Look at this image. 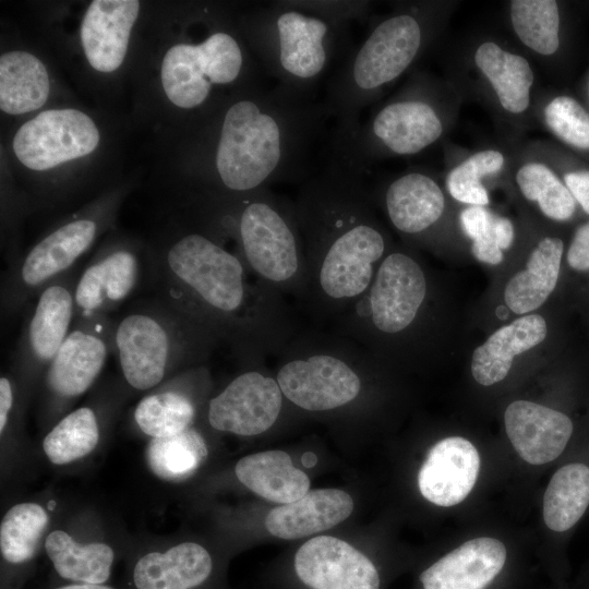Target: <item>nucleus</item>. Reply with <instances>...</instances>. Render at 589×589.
Here are the masks:
<instances>
[{
  "instance_id": "nucleus-26",
  "label": "nucleus",
  "mask_w": 589,
  "mask_h": 589,
  "mask_svg": "<svg viewBox=\"0 0 589 589\" xmlns=\"http://www.w3.org/2000/svg\"><path fill=\"white\" fill-rule=\"evenodd\" d=\"M545 320L538 314L519 317L494 332L472 354L471 372L484 386L493 385L508 374L513 359L546 337Z\"/></svg>"
},
{
  "instance_id": "nucleus-43",
  "label": "nucleus",
  "mask_w": 589,
  "mask_h": 589,
  "mask_svg": "<svg viewBox=\"0 0 589 589\" xmlns=\"http://www.w3.org/2000/svg\"><path fill=\"white\" fill-rule=\"evenodd\" d=\"M564 183L568 188L576 203L589 215V170L569 171L564 176Z\"/></svg>"
},
{
  "instance_id": "nucleus-1",
  "label": "nucleus",
  "mask_w": 589,
  "mask_h": 589,
  "mask_svg": "<svg viewBox=\"0 0 589 589\" xmlns=\"http://www.w3.org/2000/svg\"><path fill=\"white\" fill-rule=\"evenodd\" d=\"M155 296L206 326L233 357H277L298 329L285 297L254 277L208 229L188 230L149 259Z\"/></svg>"
},
{
  "instance_id": "nucleus-9",
  "label": "nucleus",
  "mask_w": 589,
  "mask_h": 589,
  "mask_svg": "<svg viewBox=\"0 0 589 589\" xmlns=\"http://www.w3.org/2000/svg\"><path fill=\"white\" fill-rule=\"evenodd\" d=\"M262 74L265 75L241 38L223 27L213 29L197 43L171 46L160 69L167 98L187 110L208 105L218 89L261 86Z\"/></svg>"
},
{
  "instance_id": "nucleus-42",
  "label": "nucleus",
  "mask_w": 589,
  "mask_h": 589,
  "mask_svg": "<svg viewBox=\"0 0 589 589\" xmlns=\"http://www.w3.org/2000/svg\"><path fill=\"white\" fill-rule=\"evenodd\" d=\"M566 262L573 272L589 275V221L575 230L566 252Z\"/></svg>"
},
{
  "instance_id": "nucleus-46",
  "label": "nucleus",
  "mask_w": 589,
  "mask_h": 589,
  "mask_svg": "<svg viewBox=\"0 0 589 589\" xmlns=\"http://www.w3.org/2000/svg\"><path fill=\"white\" fill-rule=\"evenodd\" d=\"M316 461H317V458L313 453L308 452L302 456V464L306 468L313 467L316 464Z\"/></svg>"
},
{
  "instance_id": "nucleus-35",
  "label": "nucleus",
  "mask_w": 589,
  "mask_h": 589,
  "mask_svg": "<svg viewBox=\"0 0 589 589\" xmlns=\"http://www.w3.org/2000/svg\"><path fill=\"white\" fill-rule=\"evenodd\" d=\"M510 22L520 41L532 51L551 56L560 46V11L553 0H515Z\"/></svg>"
},
{
  "instance_id": "nucleus-5",
  "label": "nucleus",
  "mask_w": 589,
  "mask_h": 589,
  "mask_svg": "<svg viewBox=\"0 0 589 589\" xmlns=\"http://www.w3.org/2000/svg\"><path fill=\"white\" fill-rule=\"evenodd\" d=\"M240 24L266 77L309 98H315L320 82L347 49L348 24L301 0L266 2L247 13Z\"/></svg>"
},
{
  "instance_id": "nucleus-14",
  "label": "nucleus",
  "mask_w": 589,
  "mask_h": 589,
  "mask_svg": "<svg viewBox=\"0 0 589 589\" xmlns=\"http://www.w3.org/2000/svg\"><path fill=\"white\" fill-rule=\"evenodd\" d=\"M115 321L110 316L75 320L67 339L47 366L50 401L65 404L83 395L113 354Z\"/></svg>"
},
{
  "instance_id": "nucleus-10",
  "label": "nucleus",
  "mask_w": 589,
  "mask_h": 589,
  "mask_svg": "<svg viewBox=\"0 0 589 589\" xmlns=\"http://www.w3.org/2000/svg\"><path fill=\"white\" fill-rule=\"evenodd\" d=\"M417 81L398 97L381 106L371 118L342 139L330 140V151L363 172L382 156L414 155L443 134L444 124L436 107L423 95Z\"/></svg>"
},
{
  "instance_id": "nucleus-28",
  "label": "nucleus",
  "mask_w": 589,
  "mask_h": 589,
  "mask_svg": "<svg viewBox=\"0 0 589 589\" xmlns=\"http://www.w3.org/2000/svg\"><path fill=\"white\" fill-rule=\"evenodd\" d=\"M564 254V242L545 237L531 252L526 269L515 274L504 290L507 308L525 314L541 306L555 289Z\"/></svg>"
},
{
  "instance_id": "nucleus-7",
  "label": "nucleus",
  "mask_w": 589,
  "mask_h": 589,
  "mask_svg": "<svg viewBox=\"0 0 589 589\" xmlns=\"http://www.w3.org/2000/svg\"><path fill=\"white\" fill-rule=\"evenodd\" d=\"M426 36L418 9L392 13L372 26L327 82L323 103L335 121L332 139L348 136L356 129L362 110L412 65Z\"/></svg>"
},
{
  "instance_id": "nucleus-41",
  "label": "nucleus",
  "mask_w": 589,
  "mask_h": 589,
  "mask_svg": "<svg viewBox=\"0 0 589 589\" xmlns=\"http://www.w3.org/2000/svg\"><path fill=\"white\" fill-rule=\"evenodd\" d=\"M316 12L340 23L349 24L362 19L369 11L366 1H305Z\"/></svg>"
},
{
  "instance_id": "nucleus-33",
  "label": "nucleus",
  "mask_w": 589,
  "mask_h": 589,
  "mask_svg": "<svg viewBox=\"0 0 589 589\" xmlns=\"http://www.w3.org/2000/svg\"><path fill=\"white\" fill-rule=\"evenodd\" d=\"M145 456L156 477L165 481H182L204 464L207 445L202 433L191 426L171 436L152 438Z\"/></svg>"
},
{
  "instance_id": "nucleus-47",
  "label": "nucleus",
  "mask_w": 589,
  "mask_h": 589,
  "mask_svg": "<svg viewBox=\"0 0 589 589\" xmlns=\"http://www.w3.org/2000/svg\"><path fill=\"white\" fill-rule=\"evenodd\" d=\"M496 315H497L498 318L504 320V318H506L508 316V311H507V309L505 306L500 305L497 308V310H496Z\"/></svg>"
},
{
  "instance_id": "nucleus-29",
  "label": "nucleus",
  "mask_w": 589,
  "mask_h": 589,
  "mask_svg": "<svg viewBox=\"0 0 589 589\" xmlns=\"http://www.w3.org/2000/svg\"><path fill=\"white\" fill-rule=\"evenodd\" d=\"M473 59L505 111L519 115L528 109L533 71L526 58L494 41H484L477 47Z\"/></svg>"
},
{
  "instance_id": "nucleus-30",
  "label": "nucleus",
  "mask_w": 589,
  "mask_h": 589,
  "mask_svg": "<svg viewBox=\"0 0 589 589\" xmlns=\"http://www.w3.org/2000/svg\"><path fill=\"white\" fill-rule=\"evenodd\" d=\"M49 77L44 63L34 55L8 51L0 57V108L22 115L44 106L49 96Z\"/></svg>"
},
{
  "instance_id": "nucleus-32",
  "label": "nucleus",
  "mask_w": 589,
  "mask_h": 589,
  "mask_svg": "<svg viewBox=\"0 0 589 589\" xmlns=\"http://www.w3.org/2000/svg\"><path fill=\"white\" fill-rule=\"evenodd\" d=\"M45 549L55 570L64 579L103 585L110 576L115 554L105 543L82 544L67 532L55 530L48 534Z\"/></svg>"
},
{
  "instance_id": "nucleus-19",
  "label": "nucleus",
  "mask_w": 589,
  "mask_h": 589,
  "mask_svg": "<svg viewBox=\"0 0 589 589\" xmlns=\"http://www.w3.org/2000/svg\"><path fill=\"white\" fill-rule=\"evenodd\" d=\"M504 423L514 448L531 465L560 457L575 432L567 413L527 400L512 402L505 410Z\"/></svg>"
},
{
  "instance_id": "nucleus-31",
  "label": "nucleus",
  "mask_w": 589,
  "mask_h": 589,
  "mask_svg": "<svg viewBox=\"0 0 589 589\" xmlns=\"http://www.w3.org/2000/svg\"><path fill=\"white\" fill-rule=\"evenodd\" d=\"M589 507V462L572 460L552 476L543 497V519L549 529H573Z\"/></svg>"
},
{
  "instance_id": "nucleus-15",
  "label": "nucleus",
  "mask_w": 589,
  "mask_h": 589,
  "mask_svg": "<svg viewBox=\"0 0 589 589\" xmlns=\"http://www.w3.org/2000/svg\"><path fill=\"white\" fill-rule=\"evenodd\" d=\"M284 396L276 376L259 369V363L235 376L207 404L211 428L241 436L259 435L278 420Z\"/></svg>"
},
{
  "instance_id": "nucleus-48",
  "label": "nucleus",
  "mask_w": 589,
  "mask_h": 589,
  "mask_svg": "<svg viewBox=\"0 0 589 589\" xmlns=\"http://www.w3.org/2000/svg\"><path fill=\"white\" fill-rule=\"evenodd\" d=\"M588 99H589V83H588Z\"/></svg>"
},
{
  "instance_id": "nucleus-8",
  "label": "nucleus",
  "mask_w": 589,
  "mask_h": 589,
  "mask_svg": "<svg viewBox=\"0 0 589 589\" xmlns=\"http://www.w3.org/2000/svg\"><path fill=\"white\" fill-rule=\"evenodd\" d=\"M277 357L276 380L286 399L299 409H345L363 392L370 353L334 330H298Z\"/></svg>"
},
{
  "instance_id": "nucleus-27",
  "label": "nucleus",
  "mask_w": 589,
  "mask_h": 589,
  "mask_svg": "<svg viewBox=\"0 0 589 589\" xmlns=\"http://www.w3.org/2000/svg\"><path fill=\"white\" fill-rule=\"evenodd\" d=\"M238 480L259 496L288 504L310 490V479L283 450H267L241 458L235 468Z\"/></svg>"
},
{
  "instance_id": "nucleus-44",
  "label": "nucleus",
  "mask_w": 589,
  "mask_h": 589,
  "mask_svg": "<svg viewBox=\"0 0 589 589\" xmlns=\"http://www.w3.org/2000/svg\"><path fill=\"white\" fill-rule=\"evenodd\" d=\"M495 236L500 249L507 250L514 240V227L512 221L506 217L496 216L495 219Z\"/></svg>"
},
{
  "instance_id": "nucleus-36",
  "label": "nucleus",
  "mask_w": 589,
  "mask_h": 589,
  "mask_svg": "<svg viewBox=\"0 0 589 589\" xmlns=\"http://www.w3.org/2000/svg\"><path fill=\"white\" fill-rule=\"evenodd\" d=\"M46 510L36 503L12 506L0 526V551L12 564H22L33 558L48 526Z\"/></svg>"
},
{
  "instance_id": "nucleus-38",
  "label": "nucleus",
  "mask_w": 589,
  "mask_h": 589,
  "mask_svg": "<svg viewBox=\"0 0 589 589\" xmlns=\"http://www.w3.org/2000/svg\"><path fill=\"white\" fill-rule=\"evenodd\" d=\"M505 163L496 149L477 152L454 167L446 176V189L450 196L470 206H485L490 199L482 184L483 177L498 172Z\"/></svg>"
},
{
  "instance_id": "nucleus-25",
  "label": "nucleus",
  "mask_w": 589,
  "mask_h": 589,
  "mask_svg": "<svg viewBox=\"0 0 589 589\" xmlns=\"http://www.w3.org/2000/svg\"><path fill=\"white\" fill-rule=\"evenodd\" d=\"M213 567L204 546L183 542L164 553L142 556L134 566L133 580L136 589H195L208 580Z\"/></svg>"
},
{
  "instance_id": "nucleus-11",
  "label": "nucleus",
  "mask_w": 589,
  "mask_h": 589,
  "mask_svg": "<svg viewBox=\"0 0 589 589\" xmlns=\"http://www.w3.org/2000/svg\"><path fill=\"white\" fill-rule=\"evenodd\" d=\"M92 214L74 217L37 241L7 267L1 281V311L12 315L29 305L56 278L76 267L101 230Z\"/></svg>"
},
{
  "instance_id": "nucleus-22",
  "label": "nucleus",
  "mask_w": 589,
  "mask_h": 589,
  "mask_svg": "<svg viewBox=\"0 0 589 589\" xmlns=\"http://www.w3.org/2000/svg\"><path fill=\"white\" fill-rule=\"evenodd\" d=\"M140 2L94 0L81 24V43L89 65L96 71H116L127 55Z\"/></svg>"
},
{
  "instance_id": "nucleus-20",
  "label": "nucleus",
  "mask_w": 589,
  "mask_h": 589,
  "mask_svg": "<svg viewBox=\"0 0 589 589\" xmlns=\"http://www.w3.org/2000/svg\"><path fill=\"white\" fill-rule=\"evenodd\" d=\"M480 456L471 442L460 436L441 440L431 447L418 474L421 494L438 506L462 502L476 484Z\"/></svg>"
},
{
  "instance_id": "nucleus-6",
  "label": "nucleus",
  "mask_w": 589,
  "mask_h": 589,
  "mask_svg": "<svg viewBox=\"0 0 589 589\" xmlns=\"http://www.w3.org/2000/svg\"><path fill=\"white\" fill-rule=\"evenodd\" d=\"M219 345L206 326L156 296L115 321L113 354L125 384L139 392L202 365Z\"/></svg>"
},
{
  "instance_id": "nucleus-24",
  "label": "nucleus",
  "mask_w": 589,
  "mask_h": 589,
  "mask_svg": "<svg viewBox=\"0 0 589 589\" xmlns=\"http://www.w3.org/2000/svg\"><path fill=\"white\" fill-rule=\"evenodd\" d=\"M353 501L338 489L309 490L299 500L274 507L265 526L274 537L292 540L333 528L350 516Z\"/></svg>"
},
{
  "instance_id": "nucleus-17",
  "label": "nucleus",
  "mask_w": 589,
  "mask_h": 589,
  "mask_svg": "<svg viewBox=\"0 0 589 589\" xmlns=\"http://www.w3.org/2000/svg\"><path fill=\"white\" fill-rule=\"evenodd\" d=\"M292 573L304 589L382 588V575L372 560L332 536L303 543L293 556Z\"/></svg>"
},
{
  "instance_id": "nucleus-23",
  "label": "nucleus",
  "mask_w": 589,
  "mask_h": 589,
  "mask_svg": "<svg viewBox=\"0 0 589 589\" xmlns=\"http://www.w3.org/2000/svg\"><path fill=\"white\" fill-rule=\"evenodd\" d=\"M383 206L395 229L418 236L442 217L445 199L437 182L422 171H408L392 180L382 195Z\"/></svg>"
},
{
  "instance_id": "nucleus-16",
  "label": "nucleus",
  "mask_w": 589,
  "mask_h": 589,
  "mask_svg": "<svg viewBox=\"0 0 589 589\" xmlns=\"http://www.w3.org/2000/svg\"><path fill=\"white\" fill-rule=\"evenodd\" d=\"M145 274L147 265L136 247L116 243L103 248L77 277L75 320L109 316L135 292Z\"/></svg>"
},
{
  "instance_id": "nucleus-21",
  "label": "nucleus",
  "mask_w": 589,
  "mask_h": 589,
  "mask_svg": "<svg viewBox=\"0 0 589 589\" xmlns=\"http://www.w3.org/2000/svg\"><path fill=\"white\" fill-rule=\"evenodd\" d=\"M505 545L497 539L469 540L425 567L421 589H489L503 572Z\"/></svg>"
},
{
  "instance_id": "nucleus-45",
  "label": "nucleus",
  "mask_w": 589,
  "mask_h": 589,
  "mask_svg": "<svg viewBox=\"0 0 589 589\" xmlns=\"http://www.w3.org/2000/svg\"><path fill=\"white\" fill-rule=\"evenodd\" d=\"M56 589H113L109 586L98 585V584H73L62 586Z\"/></svg>"
},
{
  "instance_id": "nucleus-34",
  "label": "nucleus",
  "mask_w": 589,
  "mask_h": 589,
  "mask_svg": "<svg viewBox=\"0 0 589 589\" xmlns=\"http://www.w3.org/2000/svg\"><path fill=\"white\" fill-rule=\"evenodd\" d=\"M99 437L100 418L97 410L83 406L55 424L45 436L43 448L52 464L65 465L92 453Z\"/></svg>"
},
{
  "instance_id": "nucleus-13",
  "label": "nucleus",
  "mask_w": 589,
  "mask_h": 589,
  "mask_svg": "<svg viewBox=\"0 0 589 589\" xmlns=\"http://www.w3.org/2000/svg\"><path fill=\"white\" fill-rule=\"evenodd\" d=\"M98 143L92 118L67 108L45 110L22 124L12 146L25 167L43 171L91 154Z\"/></svg>"
},
{
  "instance_id": "nucleus-40",
  "label": "nucleus",
  "mask_w": 589,
  "mask_h": 589,
  "mask_svg": "<svg viewBox=\"0 0 589 589\" xmlns=\"http://www.w3.org/2000/svg\"><path fill=\"white\" fill-rule=\"evenodd\" d=\"M464 232L472 240L471 253L480 262L496 265L503 252L496 242V215L484 206H468L459 215Z\"/></svg>"
},
{
  "instance_id": "nucleus-4",
  "label": "nucleus",
  "mask_w": 589,
  "mask_h": 589,
  "mask_svg": "<svg viewBox=\"0 0 589 589\" xmlns=\"http://www.w3.org/2000/svg\"><path fill=\"white\" fill-rule=\"evenodd\" d=\"M204 202L206 229L231 239L249 272L300 303L306 294V263L293 201L271 188L247 194L211 193Z\"/></svg>"
},
{
  "instance_id": "nucleus-2",
  "label": "nucleus",
  "mask_w": 589,
  "mask_h": 589,
  "mask_svg": "<svg viewBox=\"0 0 589 589\" xmlns=\"http://www.w3.org/2000/svg\"><path fill=\"white\" fill-rule=\"evenodd\" d=\"M304 244L306 294L302 304L320 321H334L369 289L387 253L363 172L329 149L293 200Z\"/></svg>"
},
{
  "instance_id": "nucleus-18",
  "label": "nucleus",
  "mask_w": 589,
  "mask_h": 589,
  "mask_svg": "<svg viewBox=\"0 0 589 589\" xmlns=\"http://www.w3.org/2000/svg\"><path fill=\"white\" fill-rule=\"evenodd\" d=\"M207 384L208 371L203 364L176 374L137 402L133 411L136 428L154 438L171 436L193 426L199 396Z\"/></svg>"
},
{
  "instance_id": "nucleus-3",
  "label": "nucleus",
  "mask_w": 589,
  "mask_h": 589,
  "mask_svg": "<svg viewBox=\"0 0 589 589\" xmlns=\"http://www.w3.org/2000/svg\"><path fill=\"white\" fill-rule=\"evenodd\" d=\"M211 153L213 193L247 194L304 180L330 119L325 104L287 88L257 86L223 108Z\"/></svg>"
},
{
  "instance_id": "nucleus-12",
  "label": "nucleus",
  "mask_w": 589,
  "mask_h": 589,
  "mask_svg": "<svg viewBox=\"0 0 589 589\" xmlns=\"http://www.w3.org/2000/svg\"><path fill=\"white\" fill-rule=\"evenodd\" d=\"M81 267L44 287L33 299L13 352L14 369L25 380H36L67 339L75 322L74 290Z\"/></svg>"
},
{
  "instance_id": "nucleus-37",
  "label": "nucleus",
  "mask_w": 589,
  "mask_h": 589,
  "mask_svg": "<svg viewBox=\"0 0 589 589\" xmlns=\"http://www.w3.org/2000/svg\"><path fill=\"white\" fill-rule=\"evenodd\" d=\"M516 182L522 195L536 202L548 218L566 221L574 216L576 201L564 181L545 164H524L517 170Z\"/></svg>"
},
{
  "instance_id": "nucleus-39",
  "label": "nucleus",
  "mask_w": 589,
  "mask_h": 589,
  "mask_svg": "<svg viewBox=\"0 0 589 589\" xmlns=\"http://www.w3.org/2000/svg\"><path fill=\"white\" fill-rule=\"evenodd\" d=\"M544 121L564 143L589 149V113L576 99L569 96L553 98L544 108Z\"/></svg>"
}]
</instances>
